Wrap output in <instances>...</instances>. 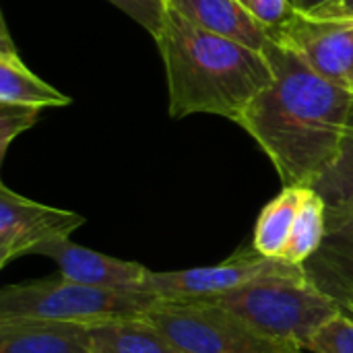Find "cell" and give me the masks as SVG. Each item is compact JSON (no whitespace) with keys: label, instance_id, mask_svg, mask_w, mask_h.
Segmentation results:
<instances>
[{"label":"cell","instance_id":"8","mask_svg":"<svg viewBox=\"0 0 353 353\" xmlns=\"http://www.w3.org/2000/svg\"><path fill=\"white\" fill-rule=\"evenodd\" d=\"M85 221L74 211L31 201L0 184V267L50 242L68 240Z\"/></svg>","mask_w":353,"mask_h":353},{"label":"cell","instance_id":"4","mask_svg":"<svg viewBox=\"0 0 353 353\" xmlns=\"http://www.w3.org/2000/svg\"><path fill=\"white\" fill-rule=\"evenodd\" d=\"M155 302L157 298L145 292L103 290L58 277L2 288L0 321H56L91 327L141 319Z\"/></svg>","mask_w":353,"mask_h":353},{"label":"cell","instance_id":"23","mask_svg":"<svg viewBox=\"0 0 353 353\" xmlns=\"http://www.w3.org/2000/svg\"><path fill=\"white\" fill-rule=\"evenodd\" d=\"M331 2H335V0H292L294 8L298 12H304V14H314Z\"/></svg>","mask_w":353,"mask_h":353},{"label":"cell","instance_id":"10","mask_svg":"<svg viewBox=\"0 0 353 353\" xmlns=\"http://www.w3.org/2000/svg\"><path fill=\"white\" fill-rule=\"evenodd\" d=\"M302 269L308 283L353 316V219L327 223L323 246Z\"/></svg>","mask_w":353,"mask_h":353},{"label":"cell","instance_id":"11","mask_svg":"<svg viewBox=\"0 0 353 353\" xmlns=\"http://www.w3.org/2000/svg\"><path fill=\"white\" fill-rule=\"evenodd\" d=\"M0 353H93L87 325L0 321Z\"/></svg>","mask_w":353,"mask_h":353},{"label":"cell","instance_id":"22","mask_svg":"<svg viewBox=\"0 0 353 353\" xmlns=\"http://www.w3.org/2000/svg\"><path fill=\"white\" fill-rule=\"evenodd\" d=\"M312 17H321V19H353V0H335L331 4H327L325 8H321L319 12H314Z\"/></svg>","mask_w":353,"mask_h":353},{"label":"cell","instance_id":"20","mask_svg":"<svg viewBox=\"0 0 353 353\" xmlns=\"http://www.w3.org/2000/svg\"><path fill=\"white\" fill-rule=\"evenodd\" d=\"M118 6L124 14L134 19L141 27H145L153 37L159 35L168 10L165 0H108Z\"/></svg>","mask_w":353,"mask_h":353},{"label":"cell","instance_id":"24","mask_svg":"<svg viewBox=\"0 0 353 353\" xmlns=\"http://www.w3.org/2000/svg\"><path fill=\"white\" fill-rule=\"evenodd\" d=\"M240 2H242V4H244V2H246V0H240Z\"/></svg>","mask_w":353,"mask_h":353},{"label":"cell","instance_id":"21","mask_svg":"<svg viewBox=\"0 0 353 353\" xmlns=\"http://www.w3.org/2000/svg\"><path fill=\"white\" fill-rule=\"evenodd\" d=\"M244 6L267 31L285 25L296 14L292 0H246Z\"/></svg>","mask_w":353,"mask_h":353},{"label":"cell","instance_id":"6","mask_svg":"<svg viewBox=\"0 0 353 353\" xmlns=\"http://www.w3.org/2000/svg\"><path fill=\"white\" fill-rule=\"evenodd\" d=\"M304 273L300 265L269 259L259 252L236 254L219 265L184 271H149L143 292L168 302L215 300L265 277Z\"/></svg>","mask_w":353,"mask_h":353},{"label":"cell","instance_id":"9","mask_svg":"<svg viewBox=\"0 0 353 353\" xmlns=\"http://www.w3.org/2000/svg\"><path fill=\"white\" fill-rule=\"evenodd\" d=\"M35 254L52 259L60 269V277L91 288L143 292L149 275V269L139 263L108 256L103 252L72 244L70 240L50 242L37 248Z\"/></svg>","mask_w":353,"mask_h":353},{"label":"cell","instance_id":"14","mask_svg":"<svg viewBox=\"0 0 353 353\" xmlns=\"http://www.w3.org/2000/svg\"><path fill=\"white\" fill-rule=\"evenodd\" d=\"M93 353H182L145 316L89 327Z\"/></svg>","mask_w":353,"mask_h":353},{"label":"cell","instance_id":"19","mask_svg":"<svg viewBox=\"0 0 353 353\" xmlns=\"http://www.w3.org/2000/svg\"><path fill=\"white\" fill-rule=\"evenodd\" d=\"M39 118V108L0 101V159H4L10 143L29 130Z\"/></svg>","mask_w":353,"mask_h":353},{"label":"cell","instance_id":"15","mask_svg":"<svg viewBox=\"0 0 353 353\" xmlns=\"http://www.w3.org/2000/svg\"><path fill=\"white\" fill-rule=\"evenodd\" d=\"M308 188H312V186H308ZM308 188H304V186L283 188L271 203L265 205V209L261 211L256 225H254V238H252L254 252L269 256V259L283 256L285 246L292 236V230H294L296 215L300 211V205H302Z\"/></svg>","mask_w":353,"mask_h":353},{"label":"cell","instance_id":"2","mask_svg":"<svg viewBox=\"0 0 353 353\" xmlns=\"http://www.w3.org/2000/svg\"><path fill=\"white\" fill-rule=\"evenodd\" d=\"M155 41L165 66L172 118L215 114L238 124L275 79L263 52L205 31L172 6Z\"/></svg>","mask_w":353,"mask_h":353},{"label":"cell","instance_id":"1","mask_svg":"<svg viewBox=\"0 0 353 353\" xmlns=\"http://www.w3.org/2000/svg\"><path fill=\"white\" fill-rule=\"evenodd\" d=\"M263 54L275 79L238 124L271 159L283 188H308L341 151L352 124L353 93L316 74L271 37Z\"/></svg>","mask_w":353,"mask_h":353},{"label":"cell","instance_id":"17","mask_svg":"<svg viewBox=\"0 0 353 353\" xmlns=\"http://www.w3.org/2000/svg\"><path fill=\"white\" fill-rule=\"evenodd\" d=\"M325 236H327V205L314 188H308L300 205V211L296 215L294 230L281 259L285 263L302 267L323 246Z\"/></svg>","mask_w":353,"mask_h":353},{"label":"cell","instance_id":"25","mask_svg":"<svg viewBox=\"0 0 353 353\" xmlns=\"http://www.w3.org/2000/svg\"><path fill=\"white\" fill-rule=\"evenodd\" d=\"M300 353H302V352H300Z\"/></svg>","mask_w":353,"mask_h":353},{"label":"cell","instance_id":"5","mask_svg":"<svg viewBox=\"0 0 353 353\" xmlns=\"http://www.w3.org/2000/svg\"><path fill=\"white\" fill-rule=\"evenodd\" d=\"M182 353H300L254 331L240 316L207 300H157L145 314Z\"/></svg>","mask_w":353,"mask_h":353},{"label":"cell","instance_id":"7","mask_svg":"<svg viewBox=\"0 0 353 353\" xmlns=\"http://www.w3.org/2000/svg\"><path fill=\"white\" fill-rule=\"evenodd\" d=\"M269 37L296 52L316 74L353 93V19L298 12Z\"/></svg>","mask_w":353,"mask_h":353},{"label":"cell","instance_id":"3","mask_svg":"<svg viewBox=\"0 0 353 353\" xmlns=\"http://www.w3.org/2000/svg\"><path fill=\"white\" fill-rule=\"evenodd\" d=\"M240 316L261 335L306 350L310 339L343 310L308 283L304 273L265 277L207 300Z\"/></svg>","mask_w":353,"mask_h":353},{"label":"cell","instance_id":"13","mask_svg":"<svg viewBox=\"0 0 353 353\" xmlns=\"http://www.w3.org/2000/svg\"><path fill=\"white\" fill-rule=\"evenodd\" d=\"M0 101L19 103L31 108H62L70 103V97L39 79L21 60L14 46L10 43L6 27L2 29L0 48Z\"/></svg>","mask_w":353,"mask_h":353},{"label":"cell","instance_id":"12","mask_svg":"<svg viewBox=\"0 0 353 353\" xmlns=\"http://www.w3.org/2000/svg\"><path fill=\"white\" fill-rule=\"evenodd\" d=\"M196 27L263 52L269 31L240 0H165Z\"/></svg>","mask_w":353,"mask_h":353},{"label":"cell","instance_id":"16","mask_svg":"<svg viewBox=\"0 0 353 353\" xmlns=\"http://www.w3.org/2000/svg\"><path fill=\"white\" fill-rule=\"evenodd\" d=\"M327 205V223L353 219V132L341 145L337 159L312 184Z\"/></svg>","mask_w":353,"mask_h":353},{"label":"cell","instance_id":"18","mask_svg":"<svg viewBox=\"0 0 353 353\" xmlns=\"http://www.w3.org/2000/svg\"><path fill=\"white\" fill-rule=\"evenodd\" d=\"M314 353H353V316L341 312L329 321L308 343Z\"/></svg>","mask_w":353,"mask_h":353}]
</instances>
